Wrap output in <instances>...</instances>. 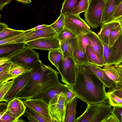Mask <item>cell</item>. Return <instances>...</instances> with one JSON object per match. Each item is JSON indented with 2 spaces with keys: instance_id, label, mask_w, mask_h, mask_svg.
<instances>
[{
  "instance_id": "obj_1",
  "label": "cell",
  "mask_w": 122,
  "mask_h": 122,
  "mask_svg": "<svg viewBox=\"0 0 122 122\" xmlns=\"http://www.w3.org/2000/svg\"><path fill=\"white\" fill-rule=\"evenodd\" d=\"M75 61L76 76L75 83L71 89L77 97L87 104L107 100L105 87L102 81L95 74L86 70Z\"/></svg>"
},
{
  "instance_id": "obj_2",
  "label": "cell",
  "mask_w": 122,
  "mask_h": 122,
  "mask_svg": "<svg viewBox=\"0 0 122 122\" xmlns=\"http://www.w3.org/2000/svg\"><path fill=\"white\" fill-rule=\"evenodd\" d=\"M59 73L51 67L43 64L41 61L32 68L31 76L16 98L25 100L32 98L37 94L60 83Z\"/></svg>"
},
{
  "instance_id": "obj_3",
  "label": "cell",
  "mask_w": 122,
  "mask_h": 122,
  "mask_svg": "<svg viewBox=\"0 0 122 122\" xmlns=\"http://www.w3.org/2000/svg\"><path fill=\"white\" fill-rule=\"evenodd\" d=\"M107 100L103 102L87 104L84 112L76 119L75 122H103L111 114L112 109Z\"/></svg>"
},
{
  "instance_id": "obj_4",
  "label": "cell",
  "mask_w": 122,
  "mask_h": 122,
  "mask_svg": "<svg viewBox=\"0 0 122 122\" xmlns=\"http://www.w3.org/2000/svg\"><path fill=\"white\" fill-rule=\"evenodd\" d=\"M106 3V0H89L84 15L85 21L92 28L97 29L103 25L102 19Z\"/></svg>"
},
{
  "instance_id": "obj_5",
  "label": "cell",
  "mask_w": 122,
  "mask_h": 122,
  "mask_svg": "<svg viewBox=\"0 0 122 122\" xmlns=\"http://www.w3.org/2000/svg\"><path fill=\"white\" fill-rule=\"evenodd\" d=\"M57 70L61 76V81L71 89L75 83L76 76V62L73 57L63 55Z\"/></svg>"
},
{
  "instance_id": "obj_6",
  "label": "cell",
  "mask_w": 122,
  "mask_h": 122,
  "mask_svg": "<svg viewBox=\"0 0 122 122\" xmlns=\"http://www.w3.org/2000/svg\"><path fill=\"white\" fill-rule=\"evenodd\" d=\"M67 94L61 92L51 99L49 102V113L53 122H63Z\"/></svg>"
},
{
  "instance_id": "obj_7",
  "label": "cell",
  "mask_w": 122,
  "mask_h": 122,
  "mask_svg": "<svg viewBox=\"0 0 122 122\" xmlns=\"http://www.w3.org/2000/svg\"><path fill=\"white\" fill-rule=\"evenodd\" d=\"M65 27L77 36L87 33L91 30L88 24L79 15L66 12L64 14Z\"/></svg>"
},
{
  "instance_id": "obj_8",
  "label": "cell",
  "mask_w": 122,
  "mask_h": 122,
  "mask_svg": "<svg viewBox=\"0 0 122 122\" xmlns=\"http://www.w3.org/2000/svg\"><path fill=\"white\" fill-rule=\"evenodd\" d=\"M28 46L9 58L13 63L22 64L32 68L40 61L39 54Z\"/></svg>"
},
{
  "instance_id": "obj_9",
  "label": "cell",
  "mask_w": 122,
  "mask_h": 122,
  "mask_svg": "<svg viewBox=\"0 0 122 122\" xmlns=\"http://www.w3.org/2000/svg\"><path fill=\"white\" fill-rule=\"evenodd\" d=\"M31 70L22 74L14 79L13 84L5 94L2 101L8 103L10 101L16 98L19 92L30 79L31 76Z\"/></svg>"
},
{
  "instance_id": "obj_10",
  "label": "cell",
  "mask_w": 122,
  "mask_h": 122,
  "mask_svg": "<svg viewBox=\"0 0 122 122\" xmlns=\"http://www.w3.org/2000/svg\"><path fill=\"white\" fill-rule=\"evenodd\" d=\"M25 43L33 49L42 50L60 49V41L56 37L41 38Z\"/></svg>"
},
{
  "instance_id": "obj_11",
  "label": "cell",
  "mask_w": 122,
  "mask_h": 122,
  "mask_svg": "<svg viewBox=\"0 0 122 122\" xmlns=\"http://www.w3.org/2000/svg\"><path fill=\"white\" fill-rule=\"evenodd\" d=\"M70 89L67 84L60 83L37 94L31 98L41 99L48 104L52 98L61 92L67 93Z\"/></svg>"
},
{
  "instance_id": "obj_12",
  "label": "cell",
  "mask_w": 122,
  "mask_h": 122,
  "mask_svg": "<svg viewBox=\"0 0 122 122\" xmlns=\"http://www.w3.org/2000/svg\"><path fill=\"white\" fill-rule=\"evenodd\" d=\"M86 70L95 74L102 81L105 87L110 88L115 84L103 69L99 66L89 63L81 65Z\"/></svg>"
},
{
  "instance_id": "obj_13",
  "label": "cell",
  "mask_w": 122,
  "mask_h": 122,
  "mask_svg": "<svg viewBox=\"0 0 122 122\" xmlns=\"http://www.w3.org/2000/svg\"><path fill=\"white\" fill-rule=\"evenodd\" d=\"M6 113L18 119L23 115L26 107L21 99L15 98L8 103Z\"/></svg>"
},
{
  "instance_id": "obj_14",
  "label": "cell",
  "mask_w": 122,
  "mask_h": 122,
  "mask_svg": "<svg viewBox=\"0 0 122 122\" xmlns=\"http://www.w3.org/2000/svg\"><path fill=\"white\" fill-rule=\"evenodd\" d=\"M102 69L115 84H122V64L105 65Z\"/></svg>"
},
{
  "instance_id": "obj_15",
  "label": "cell",
  "mask_w": 122,
  "mask_h": 122,
  "mask_svg": "<svg viewBox=\"0 0 122 122\" xmlns=\"http://www.w3.org/2000/svg\"><path fill=\"white\" fill-rule=\"evenodd\" d=\"M24 102L42 115L51 119L49 113L48 104L43 99L31 98L25 100Z\"/></svg>"
},
{
  "instance_id": "obj_16",
  "label": "cell",
  "mask_w": 122,
  "mask_h": 122,
  "mask_svg": "<svg viewBox=\"0 0 122 122\" xmlns=\"http://www.w3.org/2000/svg\"><path fill=\"white\" fill-rule=\"evenodd\" d=\"M57 33L50 25L41 29L33 31L25 39L24 42L45 37H56Z\"/></svg>"
},
{
  "instance_id": "obj_17",
  "label": "cell",
  "mask_w": 122,
  "mask_h": 122,
  "mask_svg": "<svg viewBox=\"0 0 122 122\" xmlns=\"http://www.w3.org/2000/svg\"><path fill=\"white\" fill-rule=\"evenodd\" d=\"M109 48L111 65L121 64L122 63V33L112 46Z\"/></svg>"
},
{
  "instance_id": "obj_18",
  "label": "cell",
  "mask_w": 122,
  "mask_h": 122,
  "mask_svg": "<svg viewBox=\"0 0 122 122\" xmlns=\"http://www.w3.org/2000/svg\"><path fill=\"white\" fill-rule=\"evenodd\" d=\"M26 46L24 42L0 45V57H9Z\"/></svg>"
},
{
  "instance_id": "obj_19",
  "label": "cell",
  "mask_w": 122,
  "mask_h": 122,
  "mask_svg": "<svg viewBox=\"0 0 122 122\" xmlns=\"http://www.w3.org/2000/svg\"><path fill=\"white\" fill-rule=\"evenodd\" d=\"M122 2V0H111L106 3L102 17V23H106L113 21L112 16Z\"/></svg>"
},
{
  "instance_id": "obj_20",
  "label": "cell",
  "mask_w": 122,
  "mask_h": 122,
  "mask_svg": "<svg viewBox=\"0 0 122 122\" xmlns=\"http://www.w3.org/2000/svg\"><path fill=\"white\" fill-rule=\"evenodd\" d=\"M119 24V22L117 20L103 24L98 35L103 43L108 45L109 36L111 31Z\"/></svg>"
},
{
  "instance_id": "obj_21",
  "label": "cell",
  "mask_w": 122,
  "mask_h": 122,
  "mask_svg": "<svg viewBox=\"0 0 122 122\" xmlns=\"http://www.w3.org/2000/svg\"><path fill=\"white\" fill-rule=\"evenodd\" d=\"M87 34L91 41V46L94 52L98 56L103 59V45L98 35L91 30Z\"/></svg>"
},
{
  "instance_id": "obj_22",
  "label": "cell",
  "mask_w": 122,
  "mask_h": 122,
  "mask_svg": "<svg viewBox=\"0 0 122 122\" xmlns=\"http://www.w3.org/2000/svg\"><path fill=\"white\" fill-rule=\"evenodd\" d=\"M26 107L23 115L30 122H53L50 118L45 117L24 103Z\"/></svg>"
},
{
  "instance_id": "obj_23",
  "label": "cell",
  "mask_w": 122,
  "mask_h": 122,
  "mask_svg": "<svg viewBox=\"0 0 122 122\" xmlns=\"http://www.w3.org/2000/svg\"><path fill=\"white\" fill-rule=\"evenodd\" d=\"M75 97L66 103L63 122H75L76 113V108L78 99Z\"/></svg>"
},
{
  "instance_id": "obj_24",
  "label": "cell",
  "mask_w": 122,
  "mask_h": 122,
  "mask_svg": "<svg viewBox=\"0 0 122 122\" xmlns=\"http://www.w3.org/2000/svg\"><path fill=\"white\" fill-rule=\"evenodd\" d=\"M60 49L63 55L72 57L73 52L77 46L76 37L70 39L60 41Z\"/></svg>"
},
{
  "instance_id": "obj_25",
  "label": "cell",
  "mask_w": 122,
  "mask_h": 122,
  "mask_svg": "<svg viewBox=\"0 0 122 122\" xmlns=\"http://www.w3.org/2000/svg\"><path fill=\"white\" fill-rule=\"evenodd\" d=\"M33 31L32 28L24 31L22 33L10 38L0 41V45L24 42L26 38L31 34Z\"/></svg>"
},
{
  "instance_id": "obj_26",
  "label": "cell",
  "mask_w": 122,
  "mask_h": 122,
  "mask_svg": "<svg viewBox=\"0 0 122 122\" xmlns=\"http://www.w3.org/2000/svg\"><path fill=\"white\" fill-rule=\"evenodd\" d=\"M86 53L88 63L95 64L99 66L105 65L103 59L98 56L93 51L91 46H87Z\"/></svg>"
},
{
  "instance_id": "obj_27",
  "label": "cell",
  "mask_w": 122,
  "mask_h": 122,
  "mask_svg": "<svg viewBox=\"0 0 122 122\" xmlns=\"http://www.w3.org/2000/svg\"><path fill=\"white\" fill-rule=\"evenodd\" d=\"M32 68L18 63H13L10 71V74L14 78L18 76L32 70Z\"/></svg>"
},
{
  "instance_id": "obj_28",
  "label": "cell",
  "mask_w": 122,
  "mask_h": 122,
  "mask_svg": "<svg viewBox=\"0 0 122 122\" xmlns=\"http://www.w3.org/2000/svg\"><path fill=\"white\" fill-rule=\"evenodd\" d=\"M63 56V54L60 49H54L49 51L48 59L58 69L59 63Z\"/></svg>"
},
{
  "instance_id": "obj_29",
  "label": "cell",
  "mask_w": 122,
  "mask_h": 122,
  "mask_svg": "<svg viewBox=\"0 0 122 122\" xmlns=\"http://www.w3.org/2000/svg\"><path fill=\"white\" fill-rule=\"evenodd\" d=\"M72 57L81 65L88 63L86 52L81 50L77 45L73 52Z\"/></svg>"
},
{
  "instance_id": "obj_30",
  "label": "cell",
  "mask_w": 122,
  "mask_h": 122,
  "mask_svg": "<svg viewBox=\"0 0 122 122\" xmlns=\"http://www.w3.org/2000/svg\"><path fill=\"white\" fill-rule=\"evenodd\" d=\"M77 45L83 51L86 52V47L88 45L91 46V42L87 33L82 34L76 36Z\"/></svg>"
},
{
  "instance_id": "obj_31",
  "label": "cell",
  "mask_w": 122,
  "mask_h": 122,
  "mask_svg": "<svg viewBox=\"0 0 122 122\" xmlns=\"http://www.w3.org/2000/svg\"><path fill=\"white\" fill-rule=\"evenodd\" d=\"M89 0H80L72 10L71 13L74 14L79 15L83 12H85L87 9Z\"/></svg>"
},
{
  "instance_id": "obj_32",
  "label": "cell",
  "mask_w": 122,
  "mask_h": 122,
  "mask_svg": "<svg viewBox=\"0 0 122 122\" xmlns=\"http://www.w3.org/2000/svg\"><path fill=\"white\" fill-rule=\"evenodd\" d=\"M107 96L109 103L112 106L122 107V98L112 91H108Z\"/></svg>"
},
{
  "instance_id": "obj_33",
  "label": "cell",
  "mask_w": 122,
  "mask_h": 122,
  "mask_svg": "<svg viewBox=\"0 0 122 122\" xmlns=\"http://www.w3.org/2000/svg\"><path fill=\"white\" fill-rule=\"evenodd\" d=\"M24 30H17L8 28L0 32V41L6 39L22 33Z\"/></svg>"
},
{
  "instance_id": "obj_34",
  "label": "cell",
  "mask_w": 122,
  "mask_h": 122,
  "mask_svg": "<svg viewBox=\"0 0 122 122\" xmlns=\"http://www.w3.org/2000/svg\"><path fill=\"white\" fill-rule=\"evenodd\" d=\"M77 36L68 29L64 28L57 33L56 37L60 41H62L76 38Z\"/></svg>"
},
{
  "instance_id": "obj_35",
  "label": "cell",
  "mask_w": 122,
  "mask_h": 122,
  "mask_svg": "<svg viewBox=\"0 0 122 122\" xmlns=\"http://www.w3.org/2000/svg\"><path fill=\"white\" fill-rule=\"evenodd\" d=\"M57 34L61 31L65 27V17L64 14H60L56 20L50 25Z\"/></svg>"
},
{
  "instance_id": "obj_36",
  "label": "cell",
  "mask_w": 122,
  "mask_h": 122,
  "mask_svg": "<svg viewBox=\"0 0 122 122\" xmlns=\"http://www.w3.org/2000/svg\"><path fill=\"white\" fill-rule=\"evenodd\" d=\"M122 33V30L120 24L117 27L112 30L109 36L108 46L109 47L112 46Z\"/></svg>"
},
{
  "instance_id": "obj_37",
  "label": "cell",
  "mask_w": 122,
  "mask_h": 122,
  "mask_svg": "<svg viewBox=\"0 0 122 122\" xmlns=\"http://www.w3.org/2000/svg\"><path fill=\"white\" fill-rule=\"evenodd\" d=\"M77 0H64L62 5L60 14H64L66 12L71 13L72 10L76 5Z\"/></svg>"
},
{
  "instance_id": "obj_38",
  "label": "cell",
  "mask_w": 122,
  "mask_h": 122,
  "mask_svg": "<svg viewBox=\"0 0 122 122\" xmlns=\"http://www.w3.org/2000/svg\"><path fill=\"white\" fill-rule=\"evenodd\" d=\"M14 79L11 80L0 83V102H2L5 94L13 84Z\"/></svg>"
},
{
  "instance_id": "obj_39",
  "label": "cell",
  "mask_w": 122,
  "mask_h": 122,
  "mask_svg": "<svg viewBox=\"0 0 122 122\" xmlns=\"http://www.w3.org/2000/svg\"><path fill=\"white\" fill-rule=\"evenodd\" d=\"M11 66L0 71V83L14 79L10 73Z\"/></svg>"
},
{
  "instance_id": "obj_40",
  "label": "cell",
  "mask_w": 122,
  "mask_h": 122,
  "mask_svg": "<svg viewBox=\"0 0 122 122\" xmlns=\"http://www.w3.org/2000/svg\"><path fill=\"white\" fill-rule=\"evenodd\" d=\"M103 59L105 65H111V53L108 45L103 43Z\"/></svg>"
},
{
  "instance_id": "obj_41",
  "label": "cell",
  "mask_w": 122,
  "mask_h": 122,
  "mask_svg": "<svg viewBox=\"0 0 122 122\" xmlns=\"http://www.w3.org/2000/svg\"><path fill=\"white\" fill-rule=\"evenodd\" d=\"M22 119H17L13 116L6 113L0 118V122H25Z\"/></svg>"
},
{
  "instance_id": "obj_42",
  "label": "cell",
  "mask_w": 122,
  "mask_h": 122,
  "mask_svg": "<svg viewBox=\"0 0 122 122\" xmlns=\"http://www.w3.org/2000/svg\"><path fill=\"white\" fill-rule=\"evenodd\" d=\"M113 107L111 114L115 116L118 122H122V107Z\"/></svg>"
},
{
  "instance_id": "obj_43",
  "label": "cell",
  "mask_w": 122,
  "mask_h": 122,
  "mask_svg": "<svg viewBox=\"0 0 122 122\" xmlns=\"http://www.w3.org/2000/svg\"><path fill=\"white\" fill-rule=\"evenodd\" d=\"M122 16V2L119 5L112 16V20L117 19Z\"/></svg>"
},
{
  "instance_id": "obj_44",
  "label": "cell",
  "mask_w": 122,
  "mask_h": 122,
  "mask_svg": "<svg viewBox=\"0 0 122 122\" xmlns=\"http://www.w3.org/2000/svg\"><path fill=\"white\" fill-rule=\"evenodd\" d=\"M7 103L1 102L0 103V118L6 112L8 105Z\"/></svg>"
},
{
  "instance_id": "obj_45",
  "label": "cell",
  "mask_w": 122,
  "mask_h": 122,
  "mask_svg": "<svg viewBox=\"0 0 122 122\" xmlns=\"http://www.w3.org/2000/svg\"><path fill=\"white\" fill-rule=\"evenodd\" d=\"M75 97H77L76 96L73 92L71 89H70L67 94L66 101V104L67 102L73 98Z\"/></svg>"
},
{
  "instance_id": "obj_46",
  "label": "cell",
  "mask_w": 122,
  "mask_h": 122,
  "mask_svg": "<svg viewBox=\"0 0 122 122\" xmlns=\"http://www.w3.org/2000/svg\"><path fill=\"white\" fill-rule=\"evenodd\" d=\"M103 122H118V121L115 116L111 114L105 119Z\"/></svg>"
},
{
  "instance_id": "obj_47",
  "label": "cell",
  "mask_w": 122,
  "mask_h": 122,
  "mask_svg": "<svg viewBox=\"0 0 122 122\" xmlns=\"http://www.w3.org/2000/svg\"><path fill=\"white\" fill-rule=\"evenodd\" d=\"M108 91H112L117 95L122 98V92L117 89L111 87L109 88Z\"/></svg>"
},
{
  "instance_id": "obj_48",
  "label": "cell",
  "mask_w": 122,
  "mask_h": 122,
  "mask_svg": "<svg viewBox=\"0 0 122 122\" xmlns=\"http://www.w3.org/2000/svg\"><path fill=\"white\" fill-rule=\"evenodd\" d=\"M12 0H0V10H1L5 6L9 4Z\"/></svg>"
},
{
  "instance_id": "obj_49",
  "label": "cell",
  "mask_w": 122,
  "mask_h": 122,
  "mask_svg": "<svg viewBox=\"0 0 122 122\" xmlns=\"http://www.w3.org/2000/svg\"><path fill=\"white\" fill-rule=\"evenodd\" d=\"M48 25L43 24L41 25H39L33 28V30L34 31L36 30L39 29H41L45 27Z\"/></svg>"
},
{
  "instance_id": "obj_50",
  "label": "cell",
  "mask_w": 122,
  "mask_h": 122,
  "mask_svg": "<svg viewBox=\"0 0 122 122\" xmlns=\"http://www.w3.org/2000/svg\"><path fill=\"white\" fill-rule=\"evenodd\" d=\"M19 2L25 4H30L32 2L31 0H15Z\"/></svg>"
},
{
  "instance_id": "obj_51",
  "label": "cell",
  "mask_w": 122,
  "mask_h": 122,
  "mask_svg": "<svg viewBox=\"0 0 122 122\" xmlns=\"http://www.w3.org/2000/svg\"><path fill=\"white\" fill-rule=\"evenodd\" d=\"M8 27V26L6 24L1 22H0V32L5 28Z\"/></svg>"
},
{
  "instance_id": "obj_52",
  "label": "cell",
  "mask_w": 122,
  "mask_h": 122,
  "mask_svg": "<svg viewBox=\"0 0 122 122\" xmlns=\"http://www.w3.org/2000/svg\"><path fill=\"white\" fill-rule=\"evenodd\" d=\"M112 87L120 90L122 92V84H115Z\"/></svg>"
},
{
  "instance_id": "obj_53",
  "label": "cell",
  "mask_w": 122,
  "mask_h": 122,
  "mask_svg": "<svg viewBox=\"0 0 122 122\" xmlns=\"http://www.w3.org/2000/svg\"><path fill=\"white\" fill-rule=\"evenodd\" d=\"M117 20L119 22L122 21V16L120 17L117 20Z\"/></svg>"
},
{
  "instance_id": "obj_54",
  "label": "cell",
  "mask_w": 122,
  "mask_h": 122,
  "mask_svg": "<svg viewBox=\"0 0 122 122\" xmlns=\"http://www.w3.org/2000/svg\"><path fill=\"white\" fill-rule=\"evenodd\" d=\"M119 22L120 25L121 26L122 30V21L120 22Z\"/></svg>"
},
{
  "instance_id": "obj_55",
  "label": "cell",
  "mask_w": 122,
  "mask_h": 122,
  "mask_svg": "<svg viewBox=\"0 0 122 122\" xmlns=\"http://www.w3.org/2000/svg\"><path fill=\"white\" fill-rule=\"evenodd\" d=\"M111 0H106V3L109 2Z\"/></svg>"
},
{
  "instance_id": "obj_56",
  "label": "cell",
  "mask_w": 122,
  "mask_h": 122,
  "mask_svg": "<svg viewBox=\"0 0 122 122\" xmlns=\"http://www.w3.org/2000/svg\"></svg>"
}]
</instances>
